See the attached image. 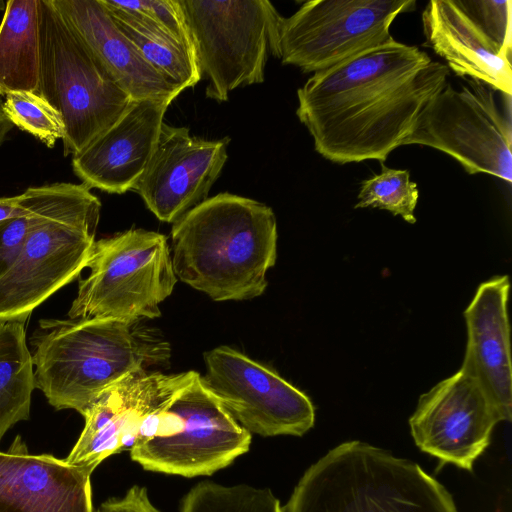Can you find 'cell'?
I'll use <instances>...</instances> for the list:
<instances>
[{
  "instance_id": "cell-31",
  "label": "cell",
  "mask_w": 512,
  "mask_h": 512,
  "mask_svg": "<svg viewBox=\"0 0 512 512\" xmlns=\"http://www.w3.org/2000/svg\"><path fill=\"white\" fill-rule=\"evenodd\" d=\"M31 203L26 190L13 197H0V230L11 218L30 212Z\"/></svg>"
},
{
  "instance_id": "cell-6",
  "label": "cell",
  "mask_w": 512,
  "mask_h": 512,
  "mask_svg": "<svg viewBox=\"0 0 512 512\" xmlns=\"http://www.w3.org/2000/svg\"><path fill=\"white\" fill-rule=\"evenodd\" d=\"M38 94L60 114L64 156L75 155L113 126L133 99L105 69L52 0H39Z\"/></svg>"
},
{
  "instance_id": "cell-20",
  "label": "cell",
  "mask_w": 512,
  "mask_h": 512,
  "mask_svg": "<svg viewBox=\"0 0 512 512\" xmlns=\"http://www.w3.org/2000/svg\"><path fill=\"white\" fill-rule=\"evenodd\" d=\"M422 26L424 45L446 61L449 71L512 95L511 56L480 29L455 0L429 1L422 12Z\"/></svg>"
},
{
  "instance_id": "cell-19",
  "label": "cell",
  "mask_w": 512,
  "mask_h": 512,
  "mask_svg": "<svg viewBox=\"0 0 512 512\" xmlns=\"http://www.w3.org/2000/svg\"><path fill=\"white\" fill-rule=\"evenodd\" d=\"M113 79L133 100L172 102L183 91L143 57L100 0H52Z\"/></svg>"
},
{
  "instance_id": "cell-16",
  "label": "cell",
  "mask_w": 512,
  "mask_h": 512,
  "mask_svg": "<svg viewBox=\"0 0 512 512\" xmlns=\"http://www.w3.org/2000/svg\"><path fill=\"white\" fill-rule=\"evenodd\" d=\"M170 104L133 100L113 126L72 156L73 172L82 184L111 194L133 189L153 154Z\"/></svg>"
},
{
  "instance_id": "cell-15",
  "label": "cell",
  "mask_w": 512,
  "mask_h": 512,
  "mask_svg": "<svg viewBox=\"0 0 512 512\" xmlns=\"http://www.w3.org/2000/svg\"><path fill=\"white\" fill-rule=\"evenodd\" d=\"M196 373L139 371L108 387L83 415L84 428L65 461L96 468L131 448L148 417L164 408Z\"/></svg>"
},
{
  "instance_id": "cell-13",
  "label": "cell",
  "mask_w": 512,
  "mask_h": 512,
  "mask_svg": "<svg viewBox=\"0 0 512 512\" xmlns=\"http://www.w3.org/2000/svg\"><path fill=\"white\" fill-rule=\"evenodd\" d=\"M500 418L480 385L461 370L419 398L409 419L417 447L469 472L491 442Z\"/></svg>"
},
{
  "instance_id": "cell-10",
  "label": "cell",
  "mask_w": 512,
  "mask_h": 512,
  "mask_svg": "<svg viewBox=\"0 0 512 512\" xmlns=\"http://www.w3.org/2000/svg\"><path fill=\"white\" fill-rule=\"evenodd\" d=\"M437 149L471 175L486 173L512 182L511 95L464 78L446 82L419 115L404 145Z\"/></svg>"
},
{
  "instance_id": "cell-22",
  "label": "cell",
  "mask_w": 512,
  "mask_h": 512,
  "mask_svg": "<svg viewBox=\"0 0 512 512\" xmlns=\"http://www.w3.org/2000/svg\"><path fill=\"white\" fill-rule=\"evenodd\" d=\"M26 320L0 317V442L13 425L30 415L35 383Z\"/></svg>"
},
{
  "instance_id": "cell-33",
  "label": "cell",
  "mask_w": 512,
  "mask_h": 512,
  "mask_svg": "<svg viewBox=\"0 0 512 512\" xmlns=\"http://www.w3.org/2000/svg\"><path fill=\"white\" fill-rule=\"evenodd\" d=\"M5 2L0 0V10L5 9Z\"/></svg>"
},
{
  "instance_id": "cell-23",
  "label": "cell",
  "mask_w": 512,
  "mask_h": 512,
  "mask_svg": "<svg viewBox=\"0 0 512 512\" xmlns=\"http://www.w3.org/2000/svg\"><path fill=\"white\" fill-rule=\"evenodd\" d=\"M105 8L147 62L170 83L185 90L200 81L201 74L191 43L149 20Z\"/></svg>"
},
{
  "instance_id": "cell-1",
  "label": "cell",
  "mask_w": 512,
  "mask_h": 512,
  "mask_svg": "<svg viewBox=\"0 0 512 512\" xmlns=\"http://www.w3.org/2000/svg\"><path fill=\"white\" fill-rule=\"evenodd\" d=\"M449 74L425 51L392 38L313 73L297 90L296 115L330 162L384 163Z\"/></svg>"
},
{
  "instance_id": "cell-24",
  "label": "cell",
  "mask_w": 512,
  "mask_h": 512,
  "mask_svg": "<svg viewBox=\"0 0 512 512\" xmlns=\"http://www.w3.org/2000/svg\"><path fill=\"white\" fill-rule=\"evenodd\" d=\"M180 512H283V508L269 488L202 481L183 497Z\"/></svg>"
},
{
  "instance_id": "cell-32",
  "label": "cell",
  "mask_w": 512,
  "mask_h": 512,
  "mask_svg": "<svg viewBox=\"0 0 512 512\" xmlns=\"http://www.w3.org/2000/svg\"><path fill=\"white\" fill-rule=\"evenodd\" d=\"M13 125L7 119L3 111V101L0 98V147L7 140Z\"/></svg>"
},
{
  "instance_id": "cell-21",
  "label": "cell",
  "mask_w": 512,
  "mask_h": 512,
  "mask_svg": "<svg viewBox=\"0 0 512 512\" xmlns=\"http://www.w3.org/2000/svg\"><path fill=\"white\" fill-rule=\"evenodd\" d=\"M39 0H9L0 24V96L39 91Z\"/></svg>"
},
{
  "instance_id": "cell-28",
  "label": "cell",
  "mask_w": 512,
  "mask_h": 512,
  "mask_svg": "<svg viewBox=\"0 0 512 512\" xmlns=\"http://www.w3.org/2000/svg\"><path fill=\"white\" fill-rule=\"evenodd\" d=\"M457 5L506 54L511 56L512 30L509 0H455Z\"/></svg>"
},
{
  "instance_id": "cell-14",
  "label": "cell",
  "mask_w": 512,
  "mask_h": 512,
  "mask_svg": "<svg viewBox=\"0 0 512 512\" xmlns=\"http://www.w3.org/2000/svg\"><path fill=\"white\" fill-rule=\"evenodd\" d=\"M228 137L205 140L163 122L153 154L133 187L160 220L174 223L208 198L227 161Z\"/></svg>"
},
{
  "instance_id": "cell-5",
  "label": "cell",
  "mask_w": 512,
  "mask_h": 512,
  "mask_svg": "<svg viewBox=\"0 0 512 512\" xmlns=\"http://www.w3.org/2000/svg\"><path fill=\"white\" fill-rule=\"evenodd\" d=\"M101 202L84 184L54 183L45 215L0 276V317L27 319L85 268Z\"/></svg>"
},
{
  "instance_id": "cell-3",
  "label": "cell",
  "mask_w": 512,
  "mask_h": 512,
  "mask_svg": "<svg viewBox=\"0 0 512 512\" xmlns=\"http://www.w3.org/2000/svg\"><path fill=\"white\" fill-rule=\"evenodd\" d=\"M30 342L35 388L55 409L82 416L108 387L171 357L169 342L142 321L41 319Z\"/></svg>"
},
{
  "instance_id": "cell-8",
  "label": "cell",
  "mask_w": 512,
  "mask_h": 512,
  "mask_svg": "<svg viewBox=\"0 0 512 512\" xmlns=\"http://www.w3.org/2000/svg\"><path fill=\"white\" fill-rule=\"evenodd\" d=\"M85 268L69 319L157 318L177 282L166 236L144 229L95 241Z\"/></svg>"
},
{
  "instance_id": "cell-30",
  "label": "cell",
  "mask_w": 512,
  "mask_h": 512,
  "mask_svg": "<svg viewBox=\"0 0 512 512\" xmlns=\"http://www.w3.org/2000/svg\"><path fill=\"white\" fill-rule=\"evenodd\" d=\"M96 512H161L151 502L145 487L132 486L122 498H111Z\"/></svg>"
},
{
  "instance_id": "cell-18",
  "label": "cell",
  "mask_w": 512,
  "mask_h": 512,
  "mask_svg": "<svg viewBox=\"0 0 512 512\" xmlns=\"http://www.w3.org/2000/svg\"><path fill=\"white\" fill-rule=\"evenodd\" d=\"M508 276L483 282L464 312L467 346L460 370L482 388L501 421L512 416Z\"/></svg>"
},
{
  "instance_id": "cell-9",
  "label": "cell",
  "mask_w": 512,
  "mask_h": 512,
  "mask_svg": "<svg viewBox=\"0 0 512 512\" xmlns=\"http://www.w3.org/2000/svg\"><path fill=\"white\" fill-rule=\"evenodd\" d=\"M205 95L228 100L240 86L262 83L281 15L267 0H179Z\"/></svg>"
},
{
  "instance_id": "cell-7",
  "label": "cell",
  "mask_w": 512,
  "mask_h": 512,
  "mask_svg": "<svg viewBox=\"0 0 512 512\" xmlns=\"http://www.w3.org/2000/svg\"><path fill=\"white\" fill-rule=\"evenodd\" d=\"M250 444L251 433L230 415L197 372L164 408L148 417L130 455L147 471L190 478L227 467Z\"/></svg>"
},
{
  "instance_id": "cell-11",
  "label": "cell",
  "mask_w": 512,
  "mask_h": 512,
  "mask_svg": "<svg viewBox=\"0 0 512 512\" xmlns=\"http://www.w3.org/2000/svg\"><path fill=\"white\" fill-rule=\"evenodd\" d=\"M414 0H311L282 17L273 55L305 73L325 70L393 37L397 16Z\"/></svg>"
},
{
  "instance_id": "cell-25",
  "label": "cell",
  "mask_w": 512,
  "mask_h": 512,
  "mask_svg": "<svg viewBox=\"0 0 512 512\" xmlns=\"http://www.w3.org/2000/svg\"><path fill=\"white\" fill-rule=\"evenodd\" d=\"M418 198V186L410 180L409 170L393 169L381 163L379 174L361 182L354 208L387 210L413 224Z\"/></svg>"
},
{
  "instance_id": "cell-17",
  "label": "cell",
  "mask_w": 512,
  "mask_h": 512,
  "mask_svg": "<svg viewBox=\"0 0 512 512\" xmlns=\"http://www.w3.org/2000/svg\"><path fill=\"white\" fill-rule=\"evenodd\" d=\"M95 469L30 454L17 436L8 451H0V512H94Z\"/></svg>"
},
{
  "instance_id": "cell-29",
  "label": "cell",
  "mask_w": 512,
  "mask_h": 512,
  "mask_svg": "<svg viewBox=\"0 0 512 512\" xmlns=\"http://www.w3.org/2000/svg\"><path fill=\"white\" fill-rule=\"evenodd\" d=\"M105 6L149 20L192 44L179 0H100Z\"/></svg>"
},
{
  "instance_id": "cell-4",
  "label": "cell",
  "mask_w": 512,
  "mask_h": 512,
  "mask_svg": "<svg viewBox=\"0 0 512 512\" xmlns=\"http://www.w3.org/2000/svg\"><path fill=\"white\" fill-rule=\"evenodd\" d=\"M283 512H458L452 495L417 463L353 440L313 463Z\"/></svg>"
},
{
  "instance_id": "cell-27",
  "label": "cell",
  "mask_w": 512,
  "mask_h": 512,
  "mask_svg": "<svg viewBox=\"0 0 512 512\" xmlns=\"http://www.w3.org/2000/svg\"><path fill=\"white\" fill-rule=\"evenodd\" d=\"M30 212L9 219L0 230V276L14 263L30 232L43 219L52 196L53 184L29 187Z\"/></svg>"
},
{
  "instance_id": "cell-26",
  "label": "cell",
  "mask_w": 512,
  "mask_h": 512,
  "mask_svg": "<svg viewBox=\"0 0 512 512\" xmlns=\"http://www.w3.org/2000/svg\"><path fill=\"white\" fill-rule=\"evenodd\" d=\"M3 111L11 124L29 133L48 148L64 136V124L58 111L42 96L30 91L10 92Z\"/></svg>"
},
{
  "instance_id": "cell-12",
  "label": "cell",
  "mask_w": 512,
  "mask_h": 512,
  "mask_svg": "<svg viewBox=\"0 0 512 512\" xmlns=\"http://www.w3.org/2000/svg\"><path fill=\"white\" fill-rule=\"evenodd\" d=\"M204 360L205 385L248 432L302 436L314 426L310 398L274 370L228 346L206 352Z\"/></svg>"
},
{
  "instance_id": "cell-2",
  "label": "cell",
  "mask_w": 512,
  "mask_h": 512,
  "mask_svg": "<svg viewBox=\"0 0 512 512\" xmlns=\"http://www.w3.org/2000/svg\"><path fill=\"white\" fill-rule=\"evenodd\" d=\"M171 237L176 277L212 300H249L266 289L277 258V223L264 203L217 194L174 222Z\"/></svg>"
}]
</instances>
